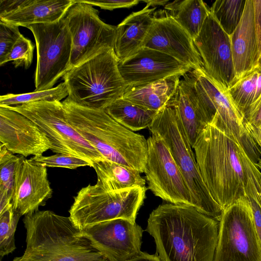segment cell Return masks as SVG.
Returning a JSON list of instances; mask_svg holds the SVG:
<instances>
[{"instance_id":"obj_1","label":"cell","mask_w":261,"mask_h":261,"mask_svg":"<svg viewBox=\"0 0 261 261\" xmlns=\"http://www.w3.org/2000/svg\"><path fill=\"white\" fill-rule=\"evenodd\" d=\"M192 148L203 180L223 211L245 197L261 208V171L218 116L201 130Z\"/></svg>"},{"instance_id":"obj_2","label":"cell","mask_w":261,"mask_h":261,"mask_svg":"<svg viewBox=\"0 0 261 261\" xmlns=\"http://www.w3.org/2000/svg\"><path fill=\"white\" fill-rule=\"evenodd\" d=\"M219 226L192 206L167 203L150 214L145 231L162 261H214Z\"/></svg>"},{"instance_id":"obj_3","label":"cell","mask_w":261,"mask_h":261,"mask_svg":"<svg viewBox=\"0 0 261 261\" xmlns=\"http://www.w3.org/2000/svg\"><path fill=\"white\" fill-rule=\"evenodd\" d=\"M26 248L13 261H109L72 223L49 210L24 216Z\"/></svg>"},{"instance_id":"obj_4","label":"cell","mask_w":261,"mask_h":261,"mask_svg":"<svg viewBox=\"0 0 261 261\" xmlns=\"http://www.w3.org/2000/svg\"><path fill=\"white\" fill-rule=\"evenodd\" d=\"M68 122L105 160L144 172L147 140L119 124L104 110L62 101Z\"/></svg>"},{"instance_id":"obj_5","label":"cell","mask_w":261,"mask_h":261,"mask_svg":"<svg viewBox=\"0 0 261 261\" xmlns=\"http://www.w3.org/2000/svg\"><path fill=\"white\" fill-rule=\"evenodd\" d=\"M118 65L113 49L72 67L62 77L67 98L84 107L105 110L122 96L127 87Z\"/></svg>"},{"instance_id":"obj_6","label":"cell","mask_w":261,"mask_h":261,"mask_svg":"<svg viewBox=\"0 0 261 261\" xmlns=\"http://www.w3.org/2000/svg\"><path fill=\"white\" fill-rule=\"evenodd\" d=\"M182 77L201 123L207 125L217 115L256 165L261 161V149L246 128L228 90L214 82L203 68L192 69Z\"/></svg>"},{"instance_id":"obj_7","label":"cell","mask_w":261,"mask_h":261,"mask_svg":"<svg viewBox=\"0 0 261 261\" xmlns=\"http://www.w3.org/2000/svg\"><path fill=\"white\" fill-rule=\"evenodd\" d=\"M168 146L191 194L194 207L219 221L223 210L205 184L186 130L174 108L167 104L158 111L149 127Z\"/></svg>"},{"instance_id":"obj_8","label":"cell","mask_w":261,"mask_h":261,"mask_svg":"<svg viewBox=\"0 0 261 261\" xmlns=\"http://www.w3.org/2000/svg\"><path fill=\"white\" fill-rule=\"evenodd\" d=\"M146 187L108 191L98 182L82 188L74 197L69 217L79 230L116 219L135 222L146 197Z\"/></svg>"},{"instance_id":"obj_9","label":"cell","mask_w":261,"mask_h":261,"mask_svg":"<svg viewBox=\"0 0 261 261\" xmlns=\"http://www.w3.org/2000/svg\"><path fill=\"white\" fill-rule=\"evenodd\" d=\"M8 108L34 122L52 144L50 150L57 153L74 155L92 164L105 160L68 122L62 102L40 101Z\"/></svg>"},{"instance_id":"obj_10","label":"cell","mask_w":261,"mask_h":261,"mask_svg":"<svg viewBox=\"0 0 261 261\" xmlns=\"http://www.w3.org/2000/svg\"><path fill=\"white\" fill-rule=\"evenodd\" d=\"M214 261H261V245L247 197L223 211Z\"/></svg>"},{"instance_id":"obj_11","label":"cell","mask_w":261,"mask_h":261,"mask_svg":"<svg viewBox=\"0 0 261 261\" xmlns=\"http://www.w3.org/2000/svg\"><path fill=\"white\" fill-rule=\"evenodd\" d=\"M27 28L34 36L37 48L34 91L51 89L70 69V33L64 18L53 23L30 25Z\"/></svg>"},{"instance_id":"obj_12","label":"cell","mask_w":261,"mask_h":261,"mask_svg":"<svg viewBox=\"0 0 261 261\" xmlns=\"http://www.w3.org/2000/svg\"><path fill=\"white\" fill-rule=\"evenodd\" d=\"M74 1L63 17L72 39L70 69L114 49L116 33V27L104 22L98 10L80 0Z\"/></svg>"},{"instance_id":"obj_13","label":"cell","mask_w":261,"mask_h":261,"mask_svg":"<svg viewBox=\"0 0 261 261\" xmlns=\"http://www.w3.org/2000/svg\"><path fill=\"white\" fill-rule=\"evenodd\" d=\"M147 140L144 173L148 188L155 196L169 203L194 207L190 190L166 143L155 135Z\"/></svg>"},{"instance_id":"obj_14","label":"cell","mask_w":261,"mask_h":261,"mask_svg":"<svg viewBox=\"0 0 261 261\" xmlns=\"http://www.w3.org/2000/svg\"><path fill=\"white\" fill-rule=\"evenodd\" d=\"M143 231L135 222L125 219L101 222L81 230L109 261H128L139 255Z\"/></svg>"},{"instance_id":"obj_15","label":"cell","mask_w":261,"mask_h":261,"mask_svg":"<svg viewBox=\"0 0 261 261\" xmlns=\"http://www.w3.org/2000/svg\"><path fill=\"white\" fill-rule=\"evenodd\" d=\"M193 41L204 71L214 82L228 90L236 80L230 36L211 12Z\"/></svg>"},{"instance_id":"obj_16","label":"cell","mask_w":261,"mask_h":261,"mask_svg":"<svg viewBox=\"0 0 261 261\" xmlns=\"http://www.w3.org/2000/svg\"><path fill=\"white\" fill-rule=\"evenodd\" d=\"M153 18L143 47L171 56L191 69L202 68L193 39L167 11L159 10L154 12Z\"/></svg>"},{"instance_id":"obj_17","label":"cell","mask_w":261,"mask_h":261,"mask_svg":"<svg viewBox=\"0 0 261 261\" xmlns=\"http://www.w3.org/2000/svg\"><path fill=\"white\" fill-rule=\"evenodd\" d=\"M118 66L127 86L150 83L174 76H182L192 70L171 56L145 47L119 61Z\"/></svg>"},{"instance_id":"obj_18","label":"cell","mask_w":261,"mask_h":261,"mask_svg":"<svg viewBox=\"0 0 261 261\" xmlns=\"http://www.w3.org/2000/svg\"><path fill=\"white\" fill-rule=\"evenodd\" d=\"M0 142L12 153L24 157L42 155L52 146L34 122L17 112L1 106Z\"/></svg>"},{"instance_id":"obj_19","label":"cell","mask_w":261,"mask_h":261,"mask_svg":"<svg viewBox=\"0 0 261 261\" xmlns=\"http://www.w3.org/2000/svg\"><path fill=\"white\" fill-rule=\"evenodd\" d=\"M53 193L46 167L19 156L11 200L13 210L21 216L35 213L45 204Z\"/></svg>"},{"instance_id":"obj_20","label":"cell","mask_w":261,"mask_h":261,"mask_svg":"<svg viewBox=\"0 0 261 261\" xmlns=\"http://www.w3.org/2000/svg\"><path fill=\"white\" fill-rule=\"evenodd\" d=\"M230 39L236 81L257 65L253 0H246L241 21Z\"/></svg>"},{"instance_id":"obj_21","label":"cell","mask_w":261,"mask_h":261,"mask_svg":"<svg viewBox=\"0 0 261 261\" xmlns=\"http://www.w3.org/2000/svg\"><path fill=\"white\" fill-rule=\"evenodd\" d=\"M74 0H20L14 10L0 15V21L18 27L49 23L61 19Z\"/></svg>"},{"instance_id":"obj_22","label":"cell","mask_w":261,"mask_h":261,"mask_svg":"<svg viewBox=\"0 0 261 261\" xmlns=\"http://www.w3.org/2000/svg\"><path fill=\"white\" fill-rule=\"evenodd\" d=\"M155 7L146 6L134 12L116 27L114 50L119 61L130 57L143 47L153 22Z\"/></svg>"},{"instance_id":"obj_23","label":"cell","mask_w":261,"mask_h":261,"mask_svg":"<svg viewBox=\"0 0 261 261\" xmlns=\"http://www.w3.org/2000/svg\"><path fill=\"white\" fill-rule=\"evenodd\" d=\"M180 76H174L154 82L127 86L122 98L146 109L159 111L175 93Z\"/></svg>"},{"instance_id":"obj_24","label":"cell","mask_w":261,"mask_h":261,"mask_svg":"<svg viewBox=\"0 0 261 261\" xmlns=\"http://www.w3.org/2000/svg\"><path fill=\"white\" fill-rule=\"evenodd\" d=\"M92 167L97 175V182L107 191L145 187V179L135 169L107 160L94 162Z\"/></svg>"},{"instance_id":"obj_25","label":"cell","mask_w":261,"mask_h":261,"mask_svg":"<svg viewBox=\"0 0 261 261\" xmlns=\"http://www.w3.org/2000/svg\"><path fill=\"white\" fill-rule=\"evenodd\" d=\"M165 10L193 40L210 13V8L201 0H176L167 3Z\"/></svg>"},{"instance_id":"obj_26","label":"cell","mask_w":261,"mask_h":261,"mask_svg":"<svg viewBox=\"0 0 261 261\" xmlns=\"http://www.w3.org/2000/svg\"><path fill=\"white\" fill-rule=\"evenodd\" d=\"M105 110L115 121L133 132L149 128L158 112L121 97L112 103Z\"/></svg>"},{"instance_id":"obj_27","label":"cell","mask_w":261,"mask_h":261,"mask_svg":"<svg viewBox=\"0 0 261 261\" xmlns=\"http://www.w3.org/2000/svg\"><path fill=\"white\" fill-rule=\"evenodd\" d=\"M167 104L175 110L192 147L205 126L200 120L182 78L180 79L175 93Z\"/></svg>"},{"instance_id":"obj_28","label":"cell","mask_w":261,"mask_h":261,"mask_svg":"<svg viewBox=\"0 0 261 261\" xmlns=\"http://www.w3.org/2000/svg\"><path fill=\"white\" fill-rule=\"evenodd\" d=\"M259 68L256 67L236 80L228 89L229 95L244 119L254 101Z\"/></svg>"},{"instance_id":"obj_29","label":"cell","mask_w":261,"mask_h":261,"mask_svg":"<svg viewBox=\"0 0 261 261\" xmlns=\"http://www.w3.org/2000/svg\"><path fill=\"white\" fill-rule=\"evenodd\" d=\"M5 146H0V213L11 204L19 159Z\"/></svg>"},{"instance_id":"obj_30","label":"cell","mask_w":261,"mask_h":261,"mask_svg":"<svg viewBox=\"0 0 261 261\" xmlns=\"http://www.w3.org/2000/svg\"><path fill=\"white\" fill-rule=\"evenodd\" d=\"M246 0H217L212 5L210 12L222 29L229 36L241 21Z\"/></svg>"},{"instance_id":"obj_31","label":"cell","mask_w":261,"mask_h":261,"mask_svg":"<svg viewBox=\"0 0 261 261\" xmlns=\"http://www.w3.org/2000/svg\"><path fill=\"white\" fill-rule=\"evenodd\" d=\"M68 90L64 82L51 89L21 94L8 93L0 96V106H15L40 101H60L67 97Z\"/></svg>"},{"instance_id":"obj_32","label":"cell","mask_w":261,"mask_h":261,"mask_svg":"<svg viewBox=\"0 0 261 261\" xmlns=\"http://www.w3.org/2000/svg\"><path fill=\"white\" fill-rule=\"evenodd\" d=\"M21 216L13 210L12 203L0 213V256L12 253L16 247L14 234Z\"/></svg>"},{"instance_id":"obj_33","label":"cell","mask_w":261,"mask_h":261,"mask_svg":"<svg viewBox=\"0 0 261 261\" xmlns=\"http://www.w3.org/2000/svg\"><path fill=\"white\" fill-rule=\"evenodd\" d=\"M29 160L34 164L45 167H62L70 169L84 166L92 167L91 164L82 158L61 153L50 156H34Z\"/></svg>"},{"instance_id":"obj_34","label":"cell","mask_w":261,"mask_h":261,"mask_svg":"<svg viewBox=\"0 0 261 261\" xmlns=\"http://www.w3.org/2000/svg\"><path fill=\"white\" fill-rule=\"evenodd\" d=\"M34 49V45L31 41L22 35L0 65L13 61L15 68L22 66L28 69L32 62Z\"/></svg>"},{"instance_id":"obj_35","label":"cell","mask_w":261,"mask_h":261,"mask_svg":"<svg viewBox=\"0 0 261 261\" xmlns=\"http://www.w3.org/2000/svg\"><path fill=\"white\" fill-rule=\"evenodd\" d=\"M21 35L19 27L0 21V63L9 55Z\"/></svg>"},{"instance_id":"obj_36","label":"cell","mask_w":261,"mask_h":261,"mask_svg":"<svg viewBox=\"0 0 261 261\" xmlns=\"http://www.w3.org/2000/svg\"><path fill=\"white\" fill-rule=\"evenodd\" d=\"M80 1L92 6H97L101 9L108 10H113L119 8H129L138 5L140 2L138 0Z\"/></svg>"},{"instance_id":"obj_37","label":"cell","mask_w":261,"mask_h":261,"mask_svg":"<svg viewBox=\"0 0 261 261\" xmlns=\"http://www.w3.org/2000/svg\"><path fill=\"white\" fill-rule=\"evenodd\" d=\"M257 49V67L261 68V0L253 1Z\"/></svg>"},{"instance_id":"obj_38","label":"cell","mask_w":261,"mask_h":261,"mask_svg":"<svg viewBox=\"0 0 261 261\" xmlns=\"http://www.w3.org/2000/svg\"><path fill=\"white\" fill-rule=\"evenodd\" d=\"M244 122L261 127V99L250 107L244 118Z\"/></svg>"},{"instance_id":"obj_39","label":"cell","mask_w":261,"mask_h":261,"mask_svg":"<svg viewBox=\"0 0 261 261\" xmlns=\"http://www.w3.org/2000/svg\"><path fill=\"white\" fill-rule=\"evenodd\" d=\"M251 208L253 221L261 245V208L252 199L247 198Z\"/></svg>"},{"instance_id":"obj_40","label":"cell","mask_w":261,"mask_h":261,"mask_svg":"<svg viewBox=\"0 0 261 261\" xmlns=\"http://www.w3.org/2000/svg\"><path fill=\"white\" fill-rule=\"evenodd\" d=\"M245 126L251 136L261 149V127H256L245 122Z\"/></svg>"},{"instance_id":"obj_41","label":"cell","mask_w":261,"mask_h":261,"mask_svg":"<svg viewBox=\"0 0 261 261\" xmlns=\"http://www.w3.org/2000/svg\"><path fill=\"white\" fill-rule=\"evenodd\" d=\"M128 261H162V260L156 253L149 254L147 253L142 252L139 255Z\"/></svg>"},{"instance_id":"obj_42","label":"cell","mask_w":261,"mask_h":261,"mask_svg":"<svg viewBox=\"0 0 261 261\" xmlns=\"http://www.w3.org/2000/svg\"><path fill=\"white\" fill-rule=\"evenodd\" d=\"M142 1L146 3L150 7H155L156 6H165L169 2L168 0H144Z\"/></svg>"},{"instance_id":"obj_43","label":"cell","mask_w":261,"mask_h":261,"mask_svg":"<svg viewBox=\"0 0 261 261\" xmlns=\"http://www.w3.org/2000/svg\"><path fill=\"white\" fill-rule=\"evenodd\" d=\"M256 166L258 169H260L261 170V161L260 162L257 164Z\"/></svg>"}]
</instances>
